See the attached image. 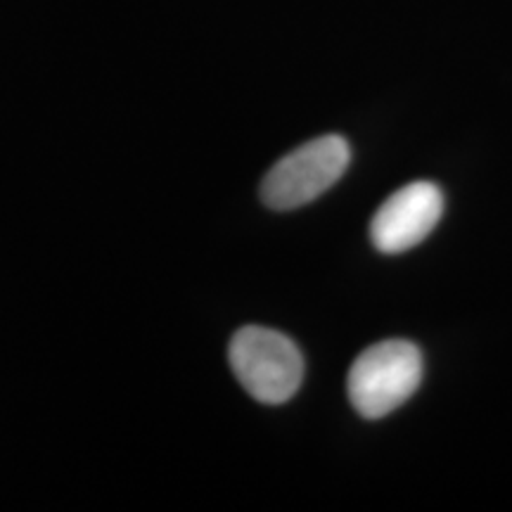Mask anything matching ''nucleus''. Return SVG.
Instances as JSON below:
<instances>
[{
  "label": "nucleus",
  "mask_w": 512,
  "mask_h": 512,
  "mask_svg": "<svg viewBox=\"0 0 512 512\" xmlns=\"http://www.w3.org/2000/svg\"><path fill=\"white\" fill-rule=\"evenodd\" d=\"M228 361L245 392L266 406H280L299 392L304 382V356L283 332L247 325L235 332Z\"/></svg>",
  "instance_id": "nucleus-1"
},
{
  "label": "nucleus",
  "mask_w": 512,
  "mask_h": 512,
  "mask_svg": "<svg viewBox=\"0 0 512 512\" xmlns=\"http://www.w3.org/2000/svg\"><path fill=\"white\" fill-rule=\"evenodd\" d=\"M444 216V192L437 183L415 181L382 202L370 221V242L380 254L418 247Z\"/></svg>",
  "instance_id": "nucleus-4"
},
{
  "label": "nucleus",
  "mask_w": 512,
  "mask_h": 512,
  "mask_svg": "<svg viewBox=\"0 0 512 512\" xmlns=\"http://www.w3.org/2000/svg\"><path fill=\"white\" fill-rule=\"evenodd\" d=\"M422 351L408 339H384L361 351L349 370L347 394L358 415L380 420L418 392Z\"/></svg>",
  "instance_id": "nucleus-2"
},
{
  "label": "nucleus",
  "mask_w": 512,
  "mask_h": 512,
  "mask_svg": "<svg viewBox=\"0 0 512 512\" xmlns=\"http://www.w3.org/2000/svg\"><path fill=\"white\" fill-rule=\"evenodd\" d=\"M351 147L342 136H320L280 159L261 181V202L290 211L318 200L349 169Z\"/></svg>",
  "instance_id": "nucleus-3"
}]
</instances>
